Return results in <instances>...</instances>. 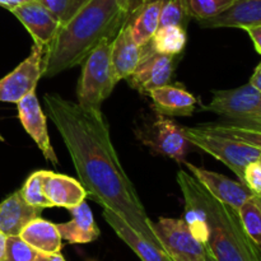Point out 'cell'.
I'll return each instance as SVG.
<instances>
[{
	"label": "cell",
	"instance_id": "17",
	"mask_svg": "<svg viewBox=\"0 0 261 261\" xmlns=\"http://www.w3.org/2000/svg\"><path fill=\"white\" fill-rule=\"evenodd\" d=\"M42 208L33 206L15 191L0 204V231L9 236H19L20 231L32 219L41 217Z\"/></svg>",
	"mask_w": 261,
	"mask_h": 261
},
{
	"label": "cell",
	"instance_id": "21",
	"mask_svg": "<svg viewBox=\"0 0 261 261\" xmlns=\"http://www.w3.org/2000/svg\"><path fill=\"white\" fill-rule=\"evenodd\" d=\"M148 94L155 111L163 116H191L195 111V97L178 87L167 84L153 89Z\"/></svg>",
	"mask_w": 261,
	"mask_h": 261
},
{
	"label": "cell",
	"instance_id": "27",
	"mask_svg": "<svg viewBox=\"0 0 261 261\" xmlns=\"http://www.w3.org/2000/svg\"><path fill=\"white\" fill-rule=\"evenodd\" d=\"M190 19L191 18L189 15L186 0H166L162 13H161L160 27L178 25V27H182L186 30Z\"/></svg>",
	"mask_w": 261,
	"mask_h": 261
},
{
	"label": "cell",
	"instance_id": "24",
	"mask_svg": "<svg viewBox=\"0 0 261 261\" xmlns=\"http://www.w3.org/2000/svg\"><path fill=\"white\" fill-rule=\"evenodd\" d=\"M199 129L208 133H214V134L223 135V137L231 138V139L240 140L242 143L252 145L261 149V132L260 130L247 129V127L236 126V125L226 124V122L217 121L208 122V124L199 125Z\"/></svg>",
	"mask_w": 261,
	"mask_h": 261
},
{
	"label": "cell",
	"instance_id": "2",
	"mask_svg": "<svg viewBox=\"0 0 261 261\" xmlns=\"http://www.w3.org/2000/svg\"><path fill=\"white\" fill-rule=\"evenodd\" d=\"M132 4L133 0H87L45 48L42 76L53 78L79 65L103 38H114Z\"/></svg>",
	"mask_w": 261,
	"mask_h": 261
},
{
	"label": "cell",
	"instance_id": "41",
	"mask_svg": "<svg viewBox=\"0 0 261 261\" xmlns=\"http://www.w3.org/2000/svg\"><path fill=\"white\" fill-rule=\"evenodd\" d=\"M0 142H4V138H3L2 135H0Z\"/></svg>",
	"mask_w": 261,
	"mask_h": 261
},
{
	"label": "cell",
	"instance_id": "3",
	"mask_svg": "<svg viewBox=\"0 0 261 261\" xmlns=\"http://www.w3.org/2000/svg\"><path fill=\"white\" fill-rule=\"evenodd\" d=\"M177 184L184 200L205 214L209 228L205 249L216 261H261V251L245 231L239 213L217 200L194 176L178 171Z\"/></svg>",
	"mask_w": 261,
	"mask_h": 261
},
{
	"label": "cell",
	"instance_id": "5",
	"mask_svg": "<svg viewBox=\"0 0 261 261\" xmlns=\"http://www.w3.org/2000/svg\"><path fill=\"white\" fill-rule=\"evenodd\" d=\"M184 134L191 145L213 155L236 173L240 181H244V172L247 165L257 162L261 158V149L231 139L223 135L204 132L199 127H182Z\"/></svg>",
	"mask_w": 261,
	"mask_h": 261
},
{
	"label": "cell",
	"instance_id": "12",
	"mask_svg": "<svg viewBox=\"0 0 261 261\" xmlns=\"http://www.w3.org/2000/svg\"><path fill=\"white\" fill-rule=\"evenodd\" d=\"M143 142L154 152L172 158L176 162L185 161V155L191 145L184 134L182 127L163 115L155 119Z\"/></svg>",
	"mask_w": 261,
	"mask_h": 261
},
{
	"label": "cell",
	"instance_id": "14",
	"mask_svg": "<svg viewBox=\"0 0 261 261\" xmlns=\"http://www.w3.org/2000/svg\"><path fill=\"white\" fill-rule=\"evenodd\" d=\"M140 58L142 46L134 40L129 25L125 22L112 40L111 46V75L115 84L134 73Z\"/></svg>",
	"mask_w": 261,
	"mask_h": 261
},
{
	"label": "cell",
	"instance_id": "18",
	"mask_svg": "<svg viewBox=\"0 0 261 261\" xmlns=\"http://www.w3.org/2000/svg\"><path fill=\"white\" fill-rule=\"evenodd\" d=\"M43 191L53 206L70 209L86 200L87 191L81 182L70 176L46 171Z\"/></svg>",
	"mask_w": 261,
	"mask_h": 261
},
{
	"label": "cell",
	"instance_id": "31",
	"mask_svg": "<svg viewBox=\"0 0 261 261\" xmlns=\"http://www.w3.org/2000/svg\"><path fill=\"white\" fill-rule=\"evenodd\" d=\"M242 182L256 195L261 193V165L259 162H252L247 165L244 172Z\"/></svg>",
	"mask_w": 261,
	"mask_h": 261
},
{
	"label": "cell",
	"instance_id": "23",
	"mask_svg": "<svg viewBox=\"0 0 261 261\" xmlns=\"http://www.w3.org/2000/svg\"><path fill=\"white\" fill-rule=\"evenodd\" d=\"M186 30L178 25H163L160 27L149 42L157 53L166 55L178 56L186 45Z\"/></svg>",
	"mask_w": 261,
	"mask_h": 261
},
{
	"label": "cell",
	"instance_id": "6",
	"mask_svg": "<svg viewBox=\"0 0 261 261\" xmlns=\"http://www.w3.org/2000/svg\"><path fill=\"white\" fill-rule=\"evenodd\" d=\"M153 227L172 261H205V246L194 237L185 219L160 218Z\"/></svg>",
	"mask_w": 261,
	"mask_h": 261
},
{
	"label": "cell",
	"instance_id": "28",
	"mask_svg": "<svg viewBox=\"0 0 261 261\" xmlns=\"http://www.w3.org/2000/svg\"><path fill=\"white\" fill-rule=\"evenodd\" d=\"M236 0H186L190 18L196 20L206 19L219 14Z\"/></svg>",
	"mask_w": 261,
	"mask_h": 261
},
{
	"label": "cell",
	"instance_id": "29",
	"mask_svg": "<svg viewBox=\"0 0 261 261\" xmlns=\"http://www.w3.org/2000/svg\"><path fill=\"white\" fill-rule=\"evenodd\" d=\"M38 2L63 25L76 14V12L83 7L87 0H38Z\"/></svg>",
	"mask_w": 261,
	"mask_h": 261
},
{
	"label": "cell",
	"instance_id": "32",
	"mask_svg": "<svg viewBox=\"0 0 261 261\" xmlns=\"http://www.w3.org/2000/svg\"><path fill=\"white\" fill-rule=\"evenodd\" d=\"M219 121L226 122V124L236 125V126L241 127H247V129H254V130H260L261 132V117H255V116H249V117H242V119H221Z\"/></svg>",
	"mask_w": 261,
	"mask_h": 261
},
{
	"label": "cell",
	"instance_id": "8",
	"mask_svg": "<svg viewBox=\"0 0 261 261\" xmlns=\"http://www.w3.org/2000/svg\"><path fill=\"white\" fill-rule=\"evenodd\" d=\"M45 48L33 45L31 54L8 75L0 79V102L18 103L25 94L36 91L42 76Z\"/></svg>",
	"mask_w": 261,
	"mask_h": 261
},
{
	"label": "cell",
	"instance_id": "36",
	"mask_svg": "<svg viewBox=\"0 0 261 261\" xmlns=\"http://www.w3.org/2000/svg\"><path fill=\"white\" fill-rule=\"evenodd\" d=\"M7 245H8V236L0 231V261H4L7 256Z\"/></svg>",
	"mask_w": 261,
	"mask_h": 261
},
{
	"label": "cell",
	"instance_id": "1",
	"mask_svg": "<svg viewBox=\"0 0 261 261\" xmlns=\"http://www.w3.org/2000/svg\"><path fill=\"white\" fill-rule=\"evenodd\" d=\"M43 99L87 195L117 214L150 244L163 249L153 222L120 162L102 111L84 110L56 93L45 94Z\"/></svg>",
	"mask_w": 261,
	"mask_h": 261
},
{
	"label": "cell",
	"instance_id": "30",
	"mask_svg": "<svg viewBox=\"0 0 261 261\" xmlns=\"http://www.w3.org/2000/svg\"><path fill=\"white\" fill-rule=\"evenodd\" d=\"M37 252L19 236H9L4 261H33Z\"/></svg>",
	"mask_w": 261,
	"mask_h": 261
},
{
	"label": "cell",
	"instance_id": "35",
	"mask_svg": "<svg viewBox=\"0 0 261 261\" xmlns=\"http://www.w3.org/2000/svg\"><path fill=\"white\" fill-rule=\"evenodd\" d=\"M250 83L257 89V91L261 92V63L256 66L254 74H252L251 79H250Z\"/></svg>",
	"mask_w": 261,
	"mask_h": 261
},
{
	"label": "cell",
	"instance_id": "11",
	"mask_svg": "<svg viewBox=\"0 0 261 261\" xmlns=\"http://www.w3.org/2000/svg\"><path fill=\"white\" fill-rule=\"evenodd\" d=\"M17 109L18 116H19L23 127L36 143L38 149L42 152L43 157L54 166H58L59 160L56 157L53 145H51L50 137H48L47 120L41 109L36 92L25 94L17 103Z\"/></svg>",
	"mask_w": 261,
	"mask_h": 261
},
{
	"label": "cell",
	"instance_id": "40",
	"mask_svg": "<svg viewBox=\"0 0 261 261\" xmlns=\"http://www.w3.org/2000/svg\"><path fill=\"white\" fill-rule=\"evenodd\" d=\"M256 196H257V198H259V199H260V200H261V193H259V194H256Z\"/></svg>",
	"mask_w": 261,
	"mask_h": 261
},
{
	"label": "cell",
	"instance_id": "16",
	"mask_svg": "<svg viewBox=\"0 0 261 261\" xmlns=\"http://www.w3.org/2000/svg\"><path fill=\"white\" fill-rule=\"evenodd\" d=\"M102 216L107 224L114 229L115 233L137 254V256L142 261H172L165 250L150 244L148 240L137 233L124 219L120 218L112 211L103 208Z\"/></svg>",
	"mask_w": 261,
	"mask_h": 261
},
{
	"label": "cell",
	"instance_id": "4",
	"mask_svg": "<svg viewBox=\"0 0 261 261\" xmlns=\"http://www.w3.org/2000/svg\"><path fill=\"white\" fill-rule=\"evenodd\" d=\"M112 40L103 38L82 61L83 69L76 91V103L84 110L101 111L102 103L116 86L111 75Z\"/></svg>",
	"mask_w": 261,
	"mask_h": 261
},
{
	"label": "cell",
	"instance_id": "25",
	"mask_svg": "<svg viewBox=\"0 0 261 261\" xmlns=\"http://www.w3.org/2000/svg\"><path fill=\"white\" fill-rule=\"evenodd\" d=\"M245 231L261 251V203L256 195L237 211Z\"/></svg>",
	"mask_w": 261,
	"mask_h": 261
},
{
	"label": "cell",
	"instance_id": "13",
	"mask_svg": "<svg viewBox=\"0 0 261 261\" xmlns=\"http://www.w3.org/2000/svg\"><path fill=\"white\" fill-rule=\"evenodd\" d=\"M10 12L20 20L31 33L35 45L46 48L60 28V22L41 4L38 0H31Z\"/></svg>",
	"mask_w": 261,
	"mask_h": 261
},
{
	"label": "cell",
	"instance_id": "22",
	"mask_svg": "<svg viewBox=\"0 0 261 261\" xmlns=\"http://www.w3.org/2000/svg\"><path fill=\"white\" fill-rule=\"evenodd\" d=\"M19 237L31 247L40 252L56 254L61 251L60 232L55 223L37 217L20 231Z\"/></svg>",
	"mask_w": 261,
	"mask_h": 261
},
{
	"label": "cell",
	"instance_id": "15",
	"mask_svg": "<svg viewBox=\"0 0 261 261\" xmlns=\"http://www.w3.org/2000/svg\"><path fill=\"white\" fill-rule=\"evenodd\" d=\"M201 28H242L261 23V0H236L212 18L198 20Z\"/></svg>",
	"mask_w": 261,
	"mask_h": 261
},
{
	"label": "cell",
	"instance_id": "20",
	"mask_svg": "<svg viewBox=\"0 0 261 261\" xmlns=\"http://www.w3.org/2000/svg\"><path fill=\"white\" fill-rule=\"evenodd\" d=\"M166 0H140L130 9L126 24L140 46L147 43L160 27V18Z\"/></svg>",
	"mask_w": 261,
	"mask_h": 261
},
{
	"label": "cell",
	"instance_id": "39",
	"mask_svg": "<svg viewBox=\"0 0 261 261\" xmlns=\"http://www.w3.org/2000/svg\"><path fill=\"white\" fill-rule=\"evenodd\" d=\"M206 250V249H205ZM205 261H216L213 259V256H212L211 254H209L208 252V250H206V259H205Z\"/></svg>",
	"mask_w": 261,
	"mask_h": 261
},
{
	"label": "cell",
	"instance_id": "7",
	"mask_svg": "<svg viewBox=\"0 0 261 261\" xmlns=\"http://www.w3.org/2000/svg\"><path fill=\"white\" fill-rule=\"evenodd\" d=\"M178 56L157 53L150 42L142 45V58L134 73L126 79L130 86L142 93H149L167 86L177 64Z\"/></svg>",
	"mask_w": 261,
	"mask_h": 261
},
{
	"label": "cell",
	"instance_id": "43",
	"mask_svg": "<svg viewBox=\"0 0 261 261\" xmlns=\"http://www.w3.org/2000/svg\"><path fill=\"white\" fill-rule=\"evenodd\" d=\"M260 203H261V200H260Z\"/></svg>",
	"mask_w": 261,
	"mask_h": 261
},
{
	"label": "cell",
	"instance_id": "37",
	"mask_svg": "<svg viewBox=\"0 0 261 261\" xmlns=\"http://www.w3.org/2000/svg\"><path fill=\"white\" fill-rule=\"evenodd\" d=\"M28 2H31V0H0V5L7 8V9L12 10L13 8L19 7V5L24 4V3H28Z\"/></svg>",
	"mask_w": 261,
	"mask_h": 261
},
{
	"label": "cell",
	"instance_id": "9",
	"mask_svg": "<svg viewBox=\"0 0 261 261\" xmlns=\"http://www.w3.org/2000/svg\"><path fill=\"white\" fill-rule=\"evenodd\" d=\"M260 101L261 92L249 82L239 88L214 91L213 98L203 110L218 115L221 119L234 120L254 114Z\"/></svg>",
	"mask_w": 261,
	"mask_h": 261
},
{
	"label": "cell",
	"instance_id": "19",
	"mask_svg": "<svg viewBox=\"0 0 261 261\" xmlns=\"http://www.w3.org/2000/svg\"><path fill=\"white\" fill-rule=\"evenodd\" d=\"M71 219L65 223L56 224L61 239L69 244L82 245L96 241L101 232L94 222L93 214L87 201H82L79 205L69 209Z\"/></svg>",
	"mask_w": 261,
	"mask_h": 261
},
{
	"label": "cell",
	"instance_id": "33",
	"mask_svg": "<svg viewBox=\"0 0 261 261\" xmlns=\"http://www.w3.org/2000/svg\"><path fill=\"white\" fill-rule=\"evenodd\" d=\"M244 30L249 33V36H250V38H251L252 43H254L255 48H256L257 53L261 55V23L249 25V27H245Z\"/></svg>",
	"mask_w": 261,
	"mask_h": 261
},
{
	"label": "cell",
	"instance_id": "10",
	"mask_svg": "<svg viewBox=\"0 0 261 261\" xmlns=\"http://www.w3.org/2000/svg\"><path fill=\"white\" fill-rule=\"evenodd\" d=\"M182 163L190 171L191 175L208 190V193H211L217 200L233 208L234 211H239L249 199L255 195L241 181H233L222 173L198 167L186 161H182Z\"/></svg>",
	"mask_w": 261,
	"mask_h": 261
},
{
	"label": "cell",
	"instance_id": "38",
	"mask_svg": "<svg viewBox=\"0 0 261 261\" xmlns=\"http://www.w3.org/2000/svg\"><path fill=\"white\" fill-rule=\"evenodd\" d=\"M250 116H255V117H261V101H260L259 106H257L256 111H255V112H254V114H252V115H250ZM246 117H249V116H246ZM241 119H242V117H241Z\"/></svg>",
	"mask_w": 261,
	"mask_h": 261
},
{
	"label": "cell",
	"instance_id": "34",
	"mask_svg": "<svg viewBox=\"0 0 261 261\" xmlns=\"http://www.w3.org/2000/svg\"><path fill=\"white\" fill-rule=\"evenodd\" d=\"M33 261H65L63 255L60 252H56V254H47V252H40L38 251L36 254Z\"/></svg>",
	"mask_w": 261,
	"mask_h": 261
},
{
	"label": "cell",
	"instance_id": "42",
	"mask_svg": "<svg viewBox=\"0 0 261 261\" xmlns=\"http://www.w3.org/2000/svg\"><path fill=\"white\" fill-rule=\"evenodd\" d=\"M257 162H259V163H260V165H261V158H260V160H259V161H257Z\"/></svg>",
	"mask_w": 261,
	"mask_h": 261
},
{
	"label": "cell",
	"instance_id": "26",
	"mask_svg": "<svg viewBox=\"0 0 261 261\" xmlns=\"http://www.w3.org/2000/svg\"><path fill=\"white\" fill-rule=\"evenodd\" d=\"M45 170L36 171L33 172L30 177L25 180L24 185L20 189V194H22L23 199L27 201L28 204L33 206H38V208H54L53 204L47 199L43 191V178H45Z\"/></svg>",
	"mask_w": 261,
	"mask_h": 261
}]
</instances>
